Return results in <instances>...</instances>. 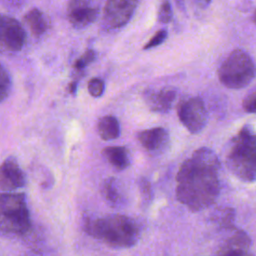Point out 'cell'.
Masks as SVG:
<instances>
[{
  "label": "cell",
  "mask_w": 256,
  "mask_h": 256,
  "mask_svg": "<svg viewBox=\"0 0 256 256\" xmlns=\"http://www.w3.org/2000/svg\"><path fill=\"white\" fill-rule=\"evenodd\" d=\"M176 98V91L171 88H163L157 91L149 90L144 93V101L150 111L166 113L171 108Z\"/></svg>",
  "instance_id": "obj_11"
},
{
  "label": "cell",
  "mask_w": 256,
  "mask_h": 256,
  "mask_svg": "<svg viewBox=\"0 0 256 256\" xmlns=\"http://www.w3.org/2000/svg\"><path fill=\"white\" fill-rule=\"evenodd\" d=\"M77 84H78L77 81H72V82L69 83V85H68V91H69L70 94H73V95H74V94L76 93Z\"/></svg>",
  "instance_id": "obj_26"
},
{
  "label": "cell",
  "mask_w": 256,
  "mask_h": 256,
  "mask_svg": "<svg viewBox=\"0 0 256 256\" xmlns=\"http://www.w3.org/2000/svg\"><path fill=\"white\" fill-rule=\"evenodd\" d=\"M101 192L106 203L113 208H120L125 203L124 195L120 190L118 181L115 178L106 179L101 188Z\"/></svg>",
  "instance_id": "obj_13"
},
{
  "label": "cell",
  "mask_w": 256,
  "mask_h": 256,
  "mask_svg": "<svg viewBox=\"0 0 256 256\" xmlns=\"http://www.w3.org/2000/svg\"><path fill=\"white\" fill-rule=\"evenodd\" d=\"M214 256H254V254L250 252V249L235 246L225 241Z\"/></svg>",
  "instance_id": "obj_18"
},
{
  "label": "cell",
  "mask_w": 256,
  "mask_h": 256,
  "mask_svg": "<svg viewBox=\"0 0 256 256\" xmlns=\"http://www.w3.org/2000/svg\"><path fill=\"white\" fill-rule=\"evenodd\" d=\"M138 5L133 0H109L105 3L103 23L110 29L123 27L133 16Z\"/></svg>",
  "instance_id": "obj_7"
},
{
  "label": "cell",
  "mask_w": 256,
  "mask_h": 256,
  "mask_svg": "<svg viewBox=\"0 0 256 256\" xmlns=\"http://www.w3.org/2000/svg\"><path fill=\"white\" fill-rule=\"evenodd\" d=\"M219 170L220 161L211 149L201 147L195 150L177 172V200L192 212L211 206L220 193Z\"/></svg>",
  "instance_id": "obj_1"
},
{
  "label": "cell",
  "mask_w": 256,
  "mask_h": 256,
  "mask_svg": "<svg viewBox=\"0 0 256 256\" xmlns=\"http://www.w3.org/2000/svg\"><path fill=\"white\" fill-rule=\"evenodd\" d=\"M166 37H167V31L165 29L158 30L154 34V36L143 46V49H150V48H154V47L160 45L161 43L164 42Z\"/></svg>",
  "instance_id": "obj_24"
},
{
  "label": "cell",
  "mask_w": 256,
  "mask_h": 256,
  "mask_svg": "<svg viewBox=\"0 0 256 256\" xmlns=\"http://www.w3.org/2000/svg\"><path fill=\"white\" fill-rule=\"evenodd\" d=\"M177 115L180 122L192 134L199 133L205 127L208 119L205 104L199 97H191L180 101L177 107Z\"/></svg>",
  "instance_id": "obj_6"
},
{
  "label": "cell",
  "mask_w": 256,
  "mask_h": 256,
  "mask_svg": "<svg viewBox=\"0 0 256 256\" xmlns=\"http://www.w3.org/2000/svg\"><path fill=\"white\" fill-rule=\"evenodd\" d=\"M0 36L2 47L11 52L21 50L26 42V32L22 25L16 19L6 15L1 16Z\"/></svg>",
  "instance_id": "obj_8"
},
{
  "label": "cell",
  "mask_w": 256,
  "mask_h": 256,
  "mask_svg": "<svg viewBox=\"0 0 256 256\" xmlns=\"http://www.w3.org/2000/svg\"><path fill=\"white\" fill-rule=\"evenodd\" d=\"M211 220L221 228L234 229L235 210L231 207H221L211 214Z\"/></svg>",
  "instance_id": "obj_17"
},
{
  "label": "cell",
  "mask_w": 256,
  "mask_h": 256,
  "mask_svg": "<svg viewBox=\"0 0 256 256\" xmlns=\"http://www.w3.org/2000/svg\"><path fill=\"white\" fill-rule=\"evenodd\" d=\"M12 88V81L9 72L4 68V66H1V72H0V98L1 101H4L10 94Z\"/></svg>",
  "instance_id": "obj_19"
},
{
  "label": "cell",
  "mask_w": 256,
  "mask_h": 256,
  "mask_svg": "<svg viewBox=\"0 0 256 256\" xmlns=\"http://www.w3.org/2000/svg\"><path fill=\"white\" fill-rule=\"evenodd\" d=\"M88 92L93 97H100L104 93L105 84L104 81L100 78H91L87 84Z\"/></svg>",
  "instance_id": "obj_22"
},
{
  "label": "cell",
  "mask_w": 256,
  "mask_h": 256,
  "mask_svg": "<svg viewBox=\"0 0 256 256\" xmlns=\"http://www.w3.org/2000/svg\"><path fill=\"white\" fill-rule=\"evenodd\" d=\"M26 183L25 174L18 161L13 157H7L0 168V188L2 193H9L23 187Z\"/></svg>",
  "instance_id": "obj_10"
},
{
  "label": "cell",
  "mask_w": 256,
  "mask_h": 256,
  "mask_svg": "<svg viewBox=\"0 0 256 256\" xmlns=\"http://www.w3.org/2000/svg\"><path fill=\"white\" fill-rule=\"evenodd\" d=\"M253 21H254V23L256 24V10H255V12H254V15H253Z\"/></svg>",
  "instance_id": "obj_27"
},
{
  "label": "cell",
  "mask_w": 256,
  "mask_h": 256,
  "mask_svg": "<svg viewBox=\"0 0 256 256\" xmlns=\"http://www.w3.org/2000/svg\"><path fill=\"white\" fill-rule=\"evenodd\" d=\"M226 165L240 180H256V133L249 127H243L233 138L226 156Z\"/></svg>",
  "instance_id": "obj_3"
},
{
  "label": "cell",
  "mask_w": 256,
  "mask_h": 256,
  "mask_svg": "<svg viewBox=\"0 0 256 256\" xmlns=\"http://www.w3.org/2000/svg\"><path fill=\"white\" fill-rule=\"evenodd\" d=\"M242 107L248 113H256V89L245 97L242 102Z\"/></svg>",
  "instance_id": "obj_25"
},
{
  "label": "cell",
  "mask_w": 256,
  "mask_h": 256,
  "mask_svg": "<svg viewBox=\"0 0 256 256\" xmlns=\"http://www.w3.org/2000/svg\"><path fill=\"white\" fill-rule=\"evenodd\" d=\"M99 14V7L86 0H72L67 4V18L75 29H83L93 23Z\"/></svg>",
  "instance_id": "obj_9"
},
{
  "label": "cell",
  "mask_w": 256,
  "mask_h": 256,
  "mask_svg": "<svg viewBox=\"0 0 256 256\" xmlns=\"http://www.w3.org/2000/svg\"><path fill=\"white\" fill-rule=\"evenodd\" d=\"M0 227L2 235L7 236H23L29 232L31 219L24 193L1 194Z\"/></svg>",
  "instance_id": "obj_4"
},
{
  "label": "cell",
  "mask_w": 256,
  "mask_h": 256,
  "mask_svg": "<svg viewBox=\"0 0 256 256\" xmlns=\"http://www.w3.org/2000/svg\"><path fill=\"white\" fill-rule=\"evenodd\" d=\"M83 229L112 249L133 247L140 237V228L136 221L120 214L86 217L83 220Z\"/></svg>",
  "instance_id": "obj_2"
},
{
  "label": "cell",
  "mask_w": 256,
  "mask_h": 256,
  "mask_svg": "<svg viewBox=\"0 0 256 256\" xmlns=\"http://www.w3.org/2000/svg\"><path fill=\"white\" fill-rule=\"evenodd\" d=\"M22 256H36V255L31 254V253H27V254H24V255H22Z\"/></svg>",
  "instance_id": "obj_28"
},
{
  "label": "cell",
  "mask_w": 256,
  "mask_h": 256,
  "mask_svg": "<svg viewBox=\"0 0 256 256\" xmlns=\"http://www.w3.org/2000/svg\"><path fill=\"white\" fill-rule=\"evenodd\" d=\"M139 190L142 203H144V205H148L151 202L153 195L151 184L146 178L142 177L139 179Z\"/></svg>",
  "instance_id": "obj_21"
},
{
  "label": "cell",
  "mask_w": 256,
  "mask_h": 256,
  "mask_svg": "<svg viewBox=\"0 0 256 256\" xmlns=\"http://www.w3.org/2000/svg\"><path fill=\"white\" fill-rule=\"evenodd\" d=\"M95 59V52L92 49H87L75 62H74V69L78 72H82L84 68L93 62Z\"/></svg>",
  "instance_id": "obj_20"
},
{
  "label": "cell",
  "mask_w": 256,
  "mask_h": 256,
  "mask_svg": "<svg viewBox=\"0 0 256 256\" xmlns=\"http://www.w3.org/2000/svg\"><path fill=\"white\" fill-rule=\"evenodd\" d=\"M102 155L117 170H124L130 164L129 152L124 146H109L102 150Z\"/></svg>",
  "instance_id": "obj_14"
},
{
  "label": "cell",
  "mask_w": 256,
  "mask_h": 256,
  "mask_svg": "<svg viewBox=\"0 0 256 256\" xmlns=\"http://www.w3.org/2000/svg\"><path fill=\"white\" fill-rule=\"evenodd\" d=\"M24 22L34 37H41L48 29V20L38 8L30 9L24 16Z\"/></svg>",
  "instance_id": "obj_15"
},
{
  "label": "cell",
  "mask_w": 256,
  "mask_h": 256,
  "mask_svg": "<svg viewBox=\"0 0 256 256\" xmlns=\"http://www.w3.org/2000/svg\"><path fill=\"white\" fill-rule=\"evenodd\" d=\"M137 139L144 149L149 152L164 150L169 143V134L163 127H154L137 134Z\"/></svg>",
  "instance_id": "obj_12"
},
{
  "label": "cell",
  "mask_w": 256,
  "mask_h": 256,
  "mask_svg": "<svg viewBox=\"0 0 256 256\" xmlns=\"http://www.w3.org/2000/svg\"><path fill=\"white\" fill-rule=\"evenodd\" d=\"M172 19V8L168 1H163L158 10V21L161 23H168Z\"/></svg>",
  "instance_id": "obj_23"
},
{
  "label": "cell",
  "mask_w": 256,
  "mask_h": 256,
  "mask_svg": "<svg viewBox=\"0 0 256 256\" xmlns=\"http://www.w3.org/2000/svg\"><path fill=\"white\" fill-rule=\"evenodd\" d=\"M255 76V65L250 55L242 49L233 50L218 69L220 82L230 89L246 87Z\"/></svg>",
  "instance_id": "obj_5"
},
{
  "label": "cell",
  "mask_w": 256,
  "mask_h": 256,
  "mask_svg": "<svg viewBox=\"0 0 256 256\" xmlns=\"http://www.w3.org/2000/svg\"><path fill=\"white\" fill-rule=\"evenodd\" d=\"M97 130L100 137L105 140L117 139L120 136V124L115 116L106 115L99 119L97 124Z\"/></svg>",
  "instance_id": "obj_16"
}]
</instances>
